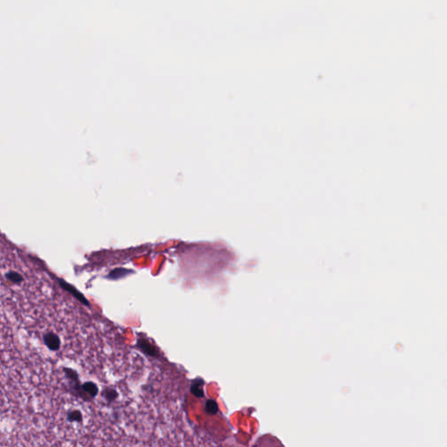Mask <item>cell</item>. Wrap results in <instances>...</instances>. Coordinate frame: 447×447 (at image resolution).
I'll use <instances>...</instances> for the list:
<instances>
[{
    "label": "cell",
    "mask_w": 447,
    "mask_h": 447,
    "mask_svg": "<svg viewBox=\"0 0 447 447\" xmlns=\"http://www.w3.org/2000/svg\"><path fill=\"white\" fill-rule=\"evenodd\" d=\"M43 342L46 345L47 349L54 352L59 351L61 347V341L58 335L55 333L47 332L43 335Z\"/></svg>",
    "instance_id": "3"
},
{
    "label": "cell",
    "mask_w": 447,
    "mask_h": 447,
    "mask_svg": "<svg viewBox=\"0 0 447 447\" xmlns=\"http://www.w3.org/2000/svg\"><path fill=\"white\" fill-rule=\"evenodd\" d=\"M58 281V283L59 285L60 286L61 288L66 290L67 292H69V294L72 295L74 298H76L80 303L84 304L86 306H89V302L86 299L85 296L83 294H81L80 291H78L77 288H75L73 286L70 285L69 283H68L67 281L62 280V279H57Z\"/></svg>",
    "instance_id": "2"
},
{
    "label": "cell",
    "mask_w": 447,
    "mask_h": 447,
    "mask_svg": "<svg viewBox=\"0 0 447 447\" xmlns=\"http://www.w3.org/2000/svg\"><path fill=\"white\" fill-rule=\"evenodd\" d=\"M82 418H83L82 414H81V411H79V410L69 411L68 414H67V419L70 423H75V422L81 423Z\"/></svg>",
    "instance_id": "7"
},
{
    "label": "cell",
    "mask_w": 447,
    "mask_h": 447,
    "mask_svg": "<svg viewBox=\"0 0 447 447\" xmlns=\"http://www.w3.org/2000/svg\"><path fill=\"white\" fill-rule=\"evenodd\" d=\"M99 388L94 382H86L81 383V391L79 393L78 398L84 401H91L98 394Z\"/></svg>",
    "instance_id": "1"
},
{
    "label": "cell",
    "mask_w": 447,
    "mask_h": 447,
    "mask_svg": "<svg viewBox=\"0 0 447 447\" xmlns=\"http://www.w3.org/2000/svg\"><path fill=\"white\" fill-rule=\"evenodd\" d=\"M137 345H138L137 347H138L143 353L147 354L148 356H150V357H157V356H158V350H157V349H156L153 345L151 344L150 342L146 341L145 339H139V340H138V342H137Z\"/></svg>",
    "instance_id": "4"
},
{
    "label": "cell",
    "mask_w": 447,
    "mask_h": 447,
    "mask_svg": "<svg viewBox=\"0 0 447 447\" xmlns=\"http://www.w3.org/2000/svg\"><path fill=\"white\" fill-rule=\"evenodd\" d=\"M202 386H203V383H199V380H197V383H194L192 384V393L197 396H203L204 392H203Z\"/></svg>",
    "instance_id": "8"
},
{
    "label": "cell",
    "mask_w": 447,
    "mask_h": 447,
    "mask_svg": "<svg viewBox=\"0 0 447 447\" xmlns=\"http://www.w3.org/2000/svg\"><path fill=\"white\" fill-rule=\"evenodd\" d=\"M131 273L130 270L126 268H115L112 270L107 275V279L109 280H119L124 277H126Z\"/></svg>",
    "instance_id": "5"
},
{
    "label": "cell",
    "mask_w": 447,
    "mask_h": 447,
    "mask_svg": "<svg viewBox=\"0 0 447 447\" xmlns=\"http://www.w3.org/2000/svg\"><path fill=\"white\" fill-rule=\"evenodd\" d=\"M206 411L210 414H215L218 411V406L217 404L213 400H208L206 403Z\"/></svg>",
    "instance_id": "9"
},
{
    "label": "cell",
    "mask_w": 447,
    "mask_h": 447,
    "mask_svg": "<svg viewBox=\"0 0 447 447\" xmlns=\"http://www.w3.org/2000/svg\"><path fill=\"white\" fill-rule=\"evenodd\" d=\"M5 279L7 281L12 282L13 284H15V285H20L22 282L24 281V278L22 276V274L17 272V271H10L8 273H5Z\"/></svg>",
    "instance_id": "6"
}]
</instances>
